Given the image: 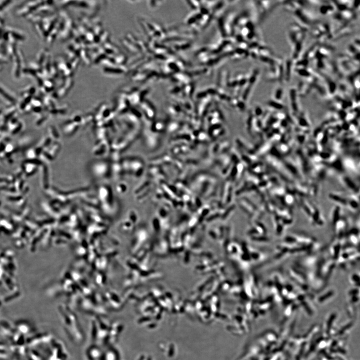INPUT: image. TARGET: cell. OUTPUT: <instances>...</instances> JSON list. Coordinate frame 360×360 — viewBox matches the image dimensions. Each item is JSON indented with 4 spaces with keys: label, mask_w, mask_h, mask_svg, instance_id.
I'll list each match as a JSON object with an SVG mask.
<instances>
[{
    "label": "cell",
    "mask_w": 360,
    "mask_h": 360,
    "mask_svg": "<svg viewBox=\"0 0 360 360\" xmlns=\"http://www.w3.org/2000/svg\"><path fill=\"white\" fill-rule=\"evenodd\" d=\"M308 31L307 29L297 24H292L289 28L287 37L291 49L292 59L293 61H297L301 57Z\"/></svg>",
    "instance_id": "obj_1"
},
{
    "label": "cell",
    "mask_w": 360,
    "mask_h": 360,
    "mask_svg": "<svg viewBox=\"0 0 360 360\" xmlns=\"http://www.w3.org/2000/svg\"><path fill=\"white\" fill-rule=\"evenodd\" d=\"M285 89L282 85L278 86L274 89L273 91V100L278 102H281L285 94Z\"/></svg>",
    "instance_id": "obj_2"
},
{
    "label": "cell",
    "mask_w": 360,
    "mask_h": 360,
    "mask_svg": "<svg viewBox=\"0 0 360 360\" xmlns=\"http://www.w3.org/2000/svg\"><path fill=\"white\" fill-rule=\"evenodd\" d=\"M351 281L353 284H358L359 285L360 276L358 274H353L350 278Z\"/></svg>",
    "instance_id": "obj_3"
},
{
    "label": "cell",
    "mask_w": 360,
    "mask_h": 360,
    "mask_svg": "<svg viewBox=\"0 0 360 360\" xmlns=\"http://www.w3.org/2000/svg\"><path fill=\"white\" fill-rule=\"evenodd\" d=\"M28 162H29V163H31L32 164H37V165H41V161H40L38 160H36V159H34V160H30V161H28Z\"/></svg>",
    "instance_id": "obj_4"
}]
</instances>
